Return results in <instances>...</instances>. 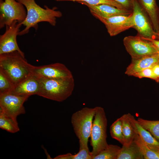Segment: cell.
<instances>
[{
  "mask_svg": "<svg viewBox=\"0 0 159 159\" xmlns=\"http://www.w3.org/2000/svg\"><path fill=\"white\" fill-rule=\"evenodd\" d=\"M121 117L122 131L125 141L124 146H128L133 141L136 133L129 120L127 114H124Z\"/></svg>",
  "mask_w": 159,
  "mask_h": 159,
  "instance_id": "cell-19",
  "label": "cell"
},
{
  "mask_svg": "<svg viewBox=\"0 0 159 159\" xmlns=\"http://www.w3.org/2000/svg\"><path fill=\"white\" fill-rule=\"evenodd\" d=\"M78 2L86 6L89 8L91 14H94L105 18L120 15L128 16L131 14L132 11L125 9L117 8L107 4L93 5L83 1H79Z\"/></svg>",
  "mask_w": 159,
  "mask_h": 159,
  "instance_id": "cell-14",
  "label": "cell"
},
{
  "mask_svg": "<svg viewBox=\"0 0 159 159\" xmlns=\"http://www.w3.org/2000/svg\"><path fill=\"white\" fill-rule=\"evenodd\" d=\"M29 97L11 92L0 94V111L17 120V116L25 113L23 105Z\"/></svg>",
  "mask_w": 159,
  "mask_h": 159,
  "instance_id": "cell-9",
  "label": "cell"
},
{
  "mask_svg": "<svg viewBox=\"0 0 159 159\" xmlns=\"http://www.w3.org/2000/svg\"><path fill=\"white\" fill-rule=\"evenodd\" d=\"M142 37L145 39L151 41L155 46L159 48V39H152Z\"/></svg>",
  "mask_w": 159,
  "mask_h": 159,
  "instance_id": "cell-31",
  "label": "cell"
},
{
  "mask_svg": "<svg viewBox=\"0 0 159 159\" xmlns=\"http://www.w3.org/2000/svg\"><path fill=\"white\" fill-rule=\"evenodd\" d=\"M133 76L140 78L144 77L149 78L155 80L156 82V79L153 74L152 68L144 69L135 74Z\"/></svg>",
  "mask_w": 159,
  "mask_h": 159,
  "instance_id": "cell-28",
  "label": "cell"
},
{
  "mask_svg": "<svg viewBox=\"0 0 159 159\" xmlns=\"http://www.w3.org/2000/svg\"><path fill=\"white\" fill-rule=\"evenodd\" d=\"M22 4L25 7L27 12L26 17L21 23L25 26L20 31L18 35L21 36L27 34L31 28L37 30L38 24L42 22L49 23L54 26L56 24L57 18L61 17L62 13L57 10V8L54 7L51 9L46 5L43 8L38 5L35 0H16Z\"/></svg>",
  "mask_w": 159,
  "mask_h": 159,
  "instance_id": "cell-1",
  "label": "cell"
},
{
  "mask_svg": "<svg viewBox=\"0 0 159 159\" xmlns=\"http://www.w3.org/2000/svg\"><path fill=\"white\" fill-rule=\"evenodd\" d=\"M14 87L13 84L0 70V94L11 92Z\"/></svg>",
  "mask_w": 159,
  "mask_h": 159,
  "instance_id": "cell-26",
  "label": "cell"
},
{
  "mask_svg": "<svg viewBox=\"0 0 159 159\" xmlns=\"http://www.w3.org/2000/svg\"><path fill=\"white\" fill-rule=\"evenodd\" d=\"M137 120L143 127L148 131L159 141V120H149L138 118Z\"/></svg>",
  "mask_w": 159,
  "mask_h": 159,
  "instance_id": "cell-22",
  "label": "cell"
},
{
  "mask_svg": "<svg viewBox=\"0 0 159 159\" xmlns=\"http://www.w3.org/2000/svg\"><path fill=\"white\" fill-rule=\"evenodd\" d=\"M132 28L142 37L159 39V36L154 29L148 16L137 0H134L132 13Z\"/></svg>",
  "mask_w": 159,
  "mask_h": 159,
  "instance_id": "cell-7",
  "label": "cell"
},
{
  "mask_svg": "<svg viewBox=\"0 0 159 159\" xmlns=\"http://www.w3.org/2000/svg\"><path fill=\"white\" fill-rule=\"evenodd\" d=\"M159 64V55L157 53L136 59H132L131 62L127 67L125 74L133 76L135 73L144 69L152 68Z\"/></svg>",
  "mask_w": 159,
  "mask_h": 159,
  "instance_id": "cell-13",
  "label": "cell"
},
{
  "mask_svg": "<svg viewBox=\"0 0 159 159\" xmlns=\"http://www.w3.org/2000/svg\"><path fill=\"white\" fill-rule=\"evenodd\" d=\"M24 6L16 0H0V28L9 26L15 21L22 23L27 14Z\"/></svg>",
  "mask_w": 159,
  "mask_h": 159,
  "instance_id": "cell-6",
  "label": "cell"
},
{
  "mask_svg": "<svg viewBox=\"0 0 159 159\" xmlns=\"http://www.w3.org/2000/svg\"><path fill=\"white\" fill-rule=\"evenodd\" d=\"M139 147L133 141L128 146L122 145L117 159H143Z\"/></svg>",
  "mask_w": 159,
  "mask_h": 159,
  "instance_id": "cell-18",
  "label": "cell"
},
{
  "mask_svg": "<svg viewBox=\"0 0 159 159\" xmlns=\"http://www.w3.org/2000/svg\"><path fill=\"white\" fill-rule=\"evenodd\" d=\"M90 134V145L92 159L108 146L107 141V120L104 108L96 107Z\"/></svg>",
  "mask_w": 159,
  "mask_h": 159,
  "instance_id": "cell-5",
  "label": "cell"
},
{
  "mask_svg": "<svg viewBox=\"0 0 159 159\" xmlns=\"http://www.w3.org/2000/svg\"><path fill=\"white\" fill-rule=\"evenodd\" d=\"M91 14L105 25L108 33L111 37L116 36L133 27L132 13L128 16L120 15L109 18Z\"/></svg>",
  "mask_w": 159,
  "mask_h": 159,
  "instance_id": "cell-10",
  "label": "cell"
},
{
  "mask_svg": "<svg viewBox=\"0 0 159 159\" xmlns=\"http://www.w3.org/2000/svg\"><path fill=\"white\" fill-rule=\"evenodd\" d=\"M32 66L18 51L0 54V70L15 87L32 74Z\"/></svg>",
  "mask_w": 159,
  "mask_h": 159,
  "instance_id": "cell-2",
  "label": "cell"
},
{
  "mask_svg": "<svg viewBox=\"0 0 159 159\" xmlns=\"http://www.w3.org/2000/svg\"><path fill=\"white\" fill-rule=\"evenodd\" d=\"M110 132L112 138L119 142L122 145L125 144L122 131V117L117 119L111 125Z\"/></svg>",
  "mask_w": 159,
  "mask_h": 159,
  "instance_id": "cell-24",
  "label": "cell"
},
{
  "mask_svg": "<svg viewBox=\"0 0 159 159\" xmlns=\"http://www.w3.org/2000/svg\"><path fill=\"white\" fill-rule=\"evenodd\" d=\"M40 88L39 78L31 74L16 85L12 92L17 95L29 97L38 95Z\"/></svg>",
  "mask_w": 159,
  "mask_h": 159,
  "instance_id": "cell-15",
  "label": "cell"
},
{
  "mask_svg": "<svg viewBox=\"0 0 159 159\" xmlns=\"http://www.w3.org/2000/svg\"><path fill=\"white\" fill-rule=\"evenodd\" d=\"M154 47H155V49H156V51H157V53L159 55V48L156 47L155 45H154Z\"/></svg>",
  "mask_w": 159,
  "mask_h": 159,
  "instance_id": "cell-32",
  "label": "cell"
},
{
  "mask_svg": "<svg viewBox=\"0 0 159 159\" xmlns=\"http://www.w3.org/2000/svg\"><path fill=\"white\" fill-rule=\"evenodd\" d=\"M121 5L125 9L132 11L134 0H113Z\"/></svg>",
  "mask_w": 159,
  "mask_h": 159,
  "instance_id": "cell-29",
  "label": "cell"
},
{
  "mask_svg": "<svg viewBox=\"0 0 159 159\" xmlns=\"http://www.w3.org/2000/svg\"><path fill=\"white\" fill-rule=\"evenodd\" d=\"M129 120L135 133L151 150L159 153V141L147 130L143 127L130 113L127 114Z\"/></svg>",
  "mask_w": 159,
  "mask_h": 159,
  "instance_id": "cell-16",
  "label": "cell"
},
{
  "mask_svg": "<svg viewBox=\"0 0 159 159\" xmlns=\"http://www.w3.org/2000/svg\"><path fill=\"white\" fill-rule=\"evenodd\" d=\"M54 159H92L91 152L89 148L79 149L77 154L73 155L68 153L57 156Z\"/></svg>",
  "mask_w": 159,
  "mask_h": 159,
  "instance_id": "cell-25",
  "label": "cell"
},
{
  "mask_svg": "<svg viewBox=\"0 0 159 159\" xmlns=\"http://www.w3.org/2000/svg\"><path fill=\"white\" fill-rule=\"evenodd\" d=\"M123 43L126 50L132 59H136L157 53L154 45L150 41L138 35L125 37Z\"/></svg>",
  "mask_w": 159,
  "mask_h": 159,
  "instance_id": "cell-8",
  "label": "cell"
},
{
  "mask_svg": "<svg viewBox=\"0 0 159 159\" xmlns=\"http://www.w3.org/2000/svg\"><path fill=\"white\" fill-rule=\"evenodd\" d=\"M40 88L38 95L57 102H62L72 94L74 86L71 77L49 78H38Z\"/></svg>",
  "mask_w": 159,
  "mask_h": 159,
  "instance_id": "cell-3",
  "label": "cell"
},
{
  "mask_svg": "<svg viewBox=\"0 0 159 159\" xmlns=\"http://www.w3.org/2000/svg\"><path fill=\"white\" fill-rule=\"evenodd\" d=\"M147 13L155 32L159 36V7L156 0H137Z\"/></svg>",
  "mask_w": 159,
  "mask_h": 159,
  "instance_id": "cell-17",
  "label": "cell"
},
{
  "mask_svg": "<svg viewBox=\"0 0 159 159\" xmlns=\"http://www.w3.org/2000/svg\"><path fill=\"white\" fill-rule=\"evenodd\" d=\"M121 148L114 145H108L107 147L92 159H117Z\"/></svg>",
  "mask_w": 159,
  "mask_h": 159,
  "instance_id": "cell-23",
  "label": "cell"
},
{
  "mask_svg": "<svg viewBox=\"0 0 159 159\" xmlns=\"http://www.w3.org/2000/svg\"><path fill=\"white\" fill-rule=\"evenodd\" d=\"M134 141L139 147L144 159H159V153L150 149L136 133Z\"/></svg>",
  "mask_w": 159,
  "mask_h": 159,
  "instance_id": "cell-21",
  "label": "cell"
},
{
  "mask_svg": "<svg viewBox=\"0 0 159 159\" xmlns=\"http://www.w3.org/2000/svg\"><path fill=\"white\" fill-rule=\"evenodd\" d=\"M96 107H84L73 114L71 122L74 132L79 140V149H88V139L90 137Z\"/></svg>",
  "mask_w": 159,
  "mask_h": 159,
  "instance_id": "cell-4",
  "label": "cell"
},
{
  "mask_svg": "<svg viewBox=\"0 0 159 159\" xmlns=\"http://www.w3.org/2000/svg\"><path fill=\"white\" fill-rule=\"evenodd\" d=\"M152 68L154 75L156 79V82H159V64H157Z\"/></svg>",
  "mask_w": 159,
  "mask_h": 159,
  "instance_id": "cell-30",
  "label": "cell"
},
{
  "mask_svg": "<svg viewBox=\"0 0 159 159\" xmlns=\"http://www.w3.org/2000/svg\"><path fill=\"white\" fill-rule=\"evenodd\" d=\"M57 1H83L88 4L97 5L100 4H107L117 8L125 9L121 5L113 0H54Z\"/></svg>",
  "mask_w": 159,
  "mask_h": 159,
  "instance_id": "cell-27",
  "label": "cell"
},
{
  "mask_svg": "<svg viewBox=\"0 0 159 159\" xmlns=\"http://www.w3.org/2000/svg\"><path fill=\"white\" fill-rule=\"evenodd\" d=\"M22 25L21 23L15 21L11 25L6 26L4 33L0 35V54L14 51L24 54L19 47L16 41Z\"/></svg>",
  "mask_w": 159,
  "mask_h": 159,
  "instance_id": "cell-11",
  "label": "cell"
},
{
  "mask_svg": "<svg viewBox=\"0 0 159 159\" xmlns=\"http://www.w3.org/2000/svg\"><path fill=\"white\" fill-rule=\"evenodd\" d=\"M0 128L13 133L17 132L20 130L17 121L1 111H0Z\"/></svg>",
  "mask_w": 159,
  "mask_h": 159,
  "instance_id": "cell-20",
  "label": "cell"
},
{
  "mask_svg": "<svg viewBox=\"0 0 159 159\" xmlns=\"http://www.w3.org/2000/svg\"><path fill=\"white\" fill-rule=\"evenodd\" d=\"M31 73L38 78H57L73 77L70 70L64 64L60 63L39 66L33 65Z\"/></svg>",
  "mask_w": 159,
  "mask_h": 159,
  "instance_id": "cell-12",
  "label": "cell"
}]
</instances>
